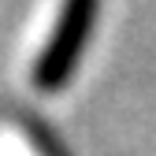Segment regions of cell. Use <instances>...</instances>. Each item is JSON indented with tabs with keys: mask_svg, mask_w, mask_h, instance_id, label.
<instances>
[{
	"mask_svg": "<svg viewBox=\"0 0 156 156\" xmlns=\"http://www.w3.org/2000/svg\"><path fill=\"white\" fill-rule=\"evenodd\" d=\"M97 8H101V0H60L56 23L48 30V41L30 67L34 89L56 93L74 78L78 63L86 56V45L93 37V26H97Z\"/></svg>",
	"mask_w": 156,
	"mask_h": 156,
	"instance_id": "cell-1",
	"label": "cell"
}]
</instances>
